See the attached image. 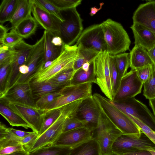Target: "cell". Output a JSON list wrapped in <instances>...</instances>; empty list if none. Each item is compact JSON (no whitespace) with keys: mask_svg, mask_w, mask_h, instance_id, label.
Here are the masks:
<instances>
[{"mask_svg":"<svg viewBox=\"0 0 155 155\" xmlns=\"http://www.w3.org/2000/svg\"><path fill=\"white\" fill-rule=\"evenodd\" d=\"M93 96L101 111L124 134L139 138L142 131L125 114L112 105L110 100L100 94L95 93Z\"/></svg>","mask_w":155,"mask_h":155,"instance_id":"obj_1","label":"cell"},{"mask_svg":"<svg viewBox=\"0 0 155 155\" xmlns=\"http://www.w3.org/2000/svg\"><path fill=\"white\" fill-rule=\"evenodd\" d=\"M107 52L112 55L128 50L131 41L127 31L119 23L108 18L101 24Z\"/></svg>","mask_w":155,"mask_h":155,"instance_id":"obj_2","label":"cell"},{"mask_svg":"<svg viewBox=\"0 0 155 155\" xmlns=\"http://www.w3.org/2000/svg\"><path fill=\"white\" fill-rule=\"evenodd\" d=\"M82 101V99H80L61 107V112L59 117L48 128L38 136L29 152L52 145L62 133L63 126L66 120L74 116Z\"/></svg>","mask_w":155,"mask_h":155,"instance_id":"obj_3","label":"cell"},{"mask_svg":"<svg viewBox=\"0 0 155 155\" xmlns=\"http://www.w3.org/2000/svg\"><path fill=\"white\" fill-rule=\"evenodd\" d=\"M77 50L78 46L75 44L71 46L64 44L60 55L54 60L52 64L38 71L31 80L47 82L60 72L73 68L78 57Z\"/></svg>","mask_w":155,"mask_h":155,"instance_id":"obj_4","label":"cell"},{"mask_svg":"<svg viewBox=\"0 0 155 155\" xmlns=\"http://www.w3.org/2000/svg\"><path fill=\"white\" fill-rule=\"evenodd\" d=\"M123 134L101 111L97 126L93 132L92 138L98 142L101 155H114L112 151L113 145Z\"/></svg>","mask_w":155,"mask_h":155,"instance_id":"obj_5","label":"cell"},{"mask_svg":"<svg viewBox=\"0 0 155 155\" xmlns=\"http://www.w3.org/2000/svg\"><path fill=\"white\" fill-rule=\"evenodd\" d=\"M92 83L69 85L61 89V95L54 100L45 110L48 111L62 107L74 101L84 99L92 96Z\"/></svg>","mask_w":155,"mask_h":155,"instance_id":"obj_6","label":"cell"},{"mask_svg":"<svg viewBox=\"0 0 155 155\" xmlns=\"http://www.w3.org/2000/svg\"><path fill=\"white\" fill-rule=\"evenodd\" d=\"M110 103L125 114L131 115L148 126L155 132V117L147 106L134 97Z\"/></svg>","mask_w":155,"mask_h":155,"instance_id":"obj_7","label":"cell"},{"mask_svg":"<svg viewBox=\"0 0 155 155\" xmlns=\"http://www.w3.org/2000/svg\"><path fill=\"white\" fill-rule=\"evenodd\" d=\"M109 55L107 52H101L95 58L93 63L97 84L107 97L112 101L114 96L110 70Z\"/></svg>","mask_w":155,"mask_h":155,"instance_id":"obj_8","label":"cell"},{"mask_svg":"<svg viewBox=\"0 0 155 155\" xmlns=\"http://www.w3.org/2000/svg\"><path fill=\"white\" fill-rule=\"evenodd\" d=\"M82 21L76 8L69 9L68 17L60 23L59 36L64 45L71 46L77 41L83 31Z\"/></svg>","mask_w":155,"mask_h":155,"instance_id":"obj_9","label":"cell"},{"mask_svg":"<svg viewBox=\"0 0 155 155\" xmlns=\"http://www.w3.org/2000/svg\"><path fill=\"white\" fill-rule=\"evenodd\" d=\"M33 47L34 45L28 44L22 40L10 47L12 56L6 86L7 90L16 83L20 77L21 74L19 72V67L26 64Z\"/></svg>","mask_w":155,"mask_h":155,"instance_id":"obj_10","label":"cell"},{"mask_svg":"<svg viewBox=\"0 0 155 155\" xmlns=\"http://www.w3.org/2000/svg\"><path fill=\"white\" fill-rule=\"evenodd\" d=\"M150 148H155V144L142 132L139 138L122 134L115 141L112 150L114 155H121L126 153Z\"/></svg>","mask_w":155,"mask_h":155,"instance_id":"obj_11","label":"cell"},{"mask_svg":"<svg viewBox=\"0 0 155 155\" xmlns=\"http://www.w3.org/2000/svg\"><path fill=\"white\" fill-rule=\"evenodd\" d=\"M2 100L23 119L30 126L33 131L39 134L43 122L45 110L17 102Z\"/></svg>","mask_w":155,"mask_h":155,"instance_id":"obj_12","label":"cell"},{"mask_svg":"<svg viewBox=\"0 0 155 155\" xmlns=\"http://www.w3.org/2000/svg\"><path fill=\"white\" fill-rule=\"evenodd\" d=\"M99 52H107L104 33L100 24L91 25L83 31L75 44Z\"/></svg>","mask_w":155,"mask_h":155,"instance_id":"obj_13","label":"cell"},{"mask_svg":"<svg viewBox=\"0 0 155 155\" xmlns=\"http://www.w3.org/2000/svg\"><path fill=\"white\" fill-rule=\"evenodd\" d=\"M101 110L92 96L83 100L74 117L84 121L86 128L93 131L97 127Z\"/></svg>","mask_w":155,"mask_h":155,"instance_id":"obj_14","label":"cell"},{"mask_svg":"<svg viewBox=\"0 0 155 155\" xmlns=\"http://www.w3.org/2000/svg\"><path fill=\"white\" fill-rule=\"evenodd\" d=\"M143 85L137 70H131L122 78L118 91L112 101L117 102L134 97L141 93Z\"/></svg>","mask_w":155,"mask_h":155,"instance_id":"obj_15","label":"cell"},{"mask_svg":"<svg viewBox=\"0 0 155 155\" xmlns=\"http://www.w3.org/2000/svg\"><path fill=\"white\" fill-rule=\"evenodd\" d=\"M44 35L34 45L25 64L28 67L29 71L25 75H21L16 83H29L40 70L44 62Z\"/></svg>","mask_w":155,"mask_h":155,"instance_id":"obj_16","label":"cell"},{"mask_svg":"<svg viewBox=\"0 0 155 155\" xmlns=\"http://www.w3.org/2000/svg\"><path fill=\"white\" fill-rule=\"evenodd\" d=\"M31 13L38 24L54 36H59L60 21L41 6L35 0H31Z\"/></svg>","mask_w":155,"mask_h":155,"instance_id":"obj_17","label":"cell"},{"mask_svg":"<svg viewBox=\"0 0 155 155\" xmlns=\"http://www.w3.org/2000/svg\"><path fill=\"white\" fill-rule=\"evenodd\" d=\"M93 131L86 127L75 129L62 133L52 145L74 147L92 137Z\"/></svg>","mask_w":155,"mask_h":155,"instance_id":"obj_18","label":"cell"},{"mask_svg":"<svg viewBox=\"0 0 155 155\" xmlns=\"http://www.w3.org/2000/svg\"><path fill=\"white\" fill-rule=\"evenodd\" d=\"M0 99L17 102L37 107L29 83H16Z\"/></svg>","mask_w":155,"mask_h":155,"instance_id":"obj_19","label":"cell"},{"mask_svg":"<svg viewBox=\"0 0 155 155\" xmlns=\"http://www.w3.org/2000/svg\"><path fill=\"white\" fill-rule=\"evenodd\" d=\"M132 19L133 23L155 32V1L140 4L134 11Z\"/></svg>","mask_w":155,"mask_h":155,"instance_id":"obj_20","label":"cell"},{"mask_svg":"<svg viewBox=\"0 0 155 155\" xmlns=\"http://www.w3.org/2000/svg\"><path fill=\"white\" fill-rule=\"evenodd\" d=\"M135 45L147 51L155 47V32L138 24L133 23L130 26Z\"/></svg>","mask_w":155,"mask_h":155,"instance_id":"obj_21","label":"cell"},{"mask_svg":"<svg viewBox=\"0 0 155 155\" xmlns=\"http://www.w3.org/2000/svg\"><path fill=\"white\" fill-rule=\"evenodd\" d=\"M129 55L131 70H137L147 66L155 65L147 51L140 46L135 45Z\"/></svg>","mask_w":155,"mask_h":155,"instance_id":"obj_22","label":"cell"},{"mask_svg":"<svg viewBox=\"0 0 155 155\" xmlns=\"http://www.w3.org/2000/svg\"><path fill=\"white\" fill-rule=\"evenodd\" d=\"M68 155H101L99 145L92 138L72 148Z\"/></svg>","mask_w":155,"mask_h":155,"instance_id":"obj_23","label":"cell"},{"mask_svg":"<svg viewBox=\"0 0 155 155\" xmlns=\"http://www.w3.org/2000/svg\"><path fill=\"white\" fill-rule=\"evenodd\" d=\"M31 0H18L15 11L9 21L14 29L22 21L31 15Z\"/></svg>","mask_w":155,"mask_h":155,"instance_id":"obj_24","label":"cell"},{"mask_svg":"<svg viewBox=\"0 0 155 155\" xmlns=\"http://www.w3.org/2000/svg\"><path fill=\"white\" fill-rule=\"evenodd\" d=\"M0 113L12 126L22 127L26 129L30 126L21 117L15 113L3 100L0 99Z\"/></svg>","mask_w":155,"mask_h":155,"instance_id":"obj_25","label":"cell"},{"mask_svg":"<svg viewBox=\"0 0 155 155\" xmlns=\"http://www.w3.org/2000/svg\"><path fill=\"white\" fill-rule=\"evenodd\" d=\"M44 35V62L53 61L60 55L63 48L54 45L52 42L51 40L54 36L52 33L45 30Z\"/></svg>","mask_w":155,"mask_h":155,"instance_id":"obj_26","label":"cell"},{"mask_svg":"<svg viewBox=\"0 0 155 155\" xmlns=\"http://www.w3.org/2000/svg\"><path fill=\"white\" fill-rule=\"evenodd\" d=\"M29 84L34 99H38L45 94L58 91L63 87L54 85L49 82H38L31 80Z\"/></svg>","mask_w":155,"mask_h":155,"instance_id":"obj_27","label":"cell"},{"mask_svg":"<svg viewBox=\"0 0 155 155\" xmlns=\"http://www.w3.org/2000/svg\"><path fill=\"white\" fill-rule=\"evenodd\" d=\"M38 25L36 20L31 15L21 22L13 29L23 38H28L35 34Z\"/></svg>","mask_w":155,"mask_h":155,"instance_id":"obj_28","label":"cell"},{"mask_svg":"<svg viewBox=\"0 0 155 155\" xmlns=\"http://www.w3.org/2000/svg\"><path fill=\"white\" fill-rule=\"evenodd\" d=\"M100 53L94 50L86 48L80 45H78V57L74 62L73 67L74 73L81 68L84 63L87 62L91 63Z\"/></svg>","mask_w":155,"mask_h":155,"instance_id":"obj_29","label":"cell"},{"mask_svg":"<svg viewBox=\"0 0 155 155\" xmlns=\"http://www.w3.org/2000/svg\"><path fill=\"white\" fill-rule=\"evenodd\" d=\"M87 82L97 84L93 62L91 63L88 71H84L81 68L75 72L71 81L70 85H77Z\"/></svg>","mask_w":155,"mask_h":155,"instance_id":"obj_30","label":"cell"},{"mask_svg":"<svg viewBox=\"0 0 155 155\" xmlns=\"http://www.w3.org/2000/svg\"><path fill=\"white\" fill-rule=\"evenodd\" d=\"M18 0H3L0 5V23L9 21L17 8Z\"/></svg>","mask_w":155,"mask_h":155,"instance_id":"obj_31","label":"cell"},{"mask_svg":"<svg viewBox=\"0 0 155 155\" xmlns=\"http://www.w3.org/2000/svg\"><path fill=\"white\" fill-rule=\"evenodd\" d=\"M72 147L51 145L28 153V155H68Z\"/></svg>","mask_w":155,"mask_h":155,"instance_id":"obj_32","label":"cell"},{"mask_svg":"<svg viewBox=\"0 0 155 155\" xmlns=\"http://www.w3.org/2000/svg\"><path fill=\"white\" fill-rule=\"evenodd\" d=\"M118 71L120 81L127 73L130 67L129 54L124 53L113 55Z\"/></svg>","mask_w":155,"mask_h":155,"instance_id":"obj_33","label":"cell"},{"mask_svg":"<svg viewBox=\"0 0 155 155\" xmlns=\"http://www.w3.org/2000/svg\"><path fill=\"white\" fill-rule=\"evenodd\" d=\"M22 151H26L19 140H8L0 141V155H6Z\"/></svg>","mask_w":155,"mask_h":155,"instance_id":"obj_34","label":"cell"},{"mask_svg":"<svg viewBox=\"0 0 155 155\" xmlns=\"http://www.w3.org/2000/svg\"><path fill=\"white\" fill-rule=\"evenodd\" d=\"M74 72L73 68L65 70L58 74L47 82L58 86L64 87L70 85Z\"/></svg>","mask_w":155,"mask_h":155,"instance_id":"obj_35","label":"cell"},{"mask_svg":"<svg viewBox=\"0 0 155 155\" xmlns=\"http://www.w3.org/2000/svg\"><path fill=\"white\" fill-rule=\"evenodd\" d=\"M45 111L43 122L38 134V136L43 133L57 120L60 115L61 108L55 109Z\"/></svg>","mask_w":155,"mask_h":155,"instance_id":"obj_36","label":"cell"},{"mask_svg":"<svg viewBox=\"0 0 155 155\" xmlns=\"http://www.w3.org/2000/svg\"><path fill=\"white\" fill-rule=\"evenodd\" d=\"M12 58L0 64V98L2 97L5 93Z\"/></svg>","mask_w":155,"mask_h":155,"instance_id":"obj_37","label":"cell"},{"mask_svg":"<svg viewBox=\"0 0 155 155\" xmlns=\"http://www.w3.org/2000/svg\"><path fill=\"white\" fill-rule=\"evenodd\" d=\"M109 66L112 88L114 97L119 89L120 81L113 55H109Z\"/></svg>","mask_w":155,"mask_h":155,"instance_id":"obj_38","label":"cell"},{"mask_svg":"<svg viewBox=\"0 0 155 155\" xmlns=\"http://www.w3.org/2000/svg\"><path fill=\"white\" fill-rule=\"evenodd\" d=\"M143 95L148 100L153 99L155 92V65H153L150 76L143 84Z\"/></svg>","mask_w":155,"mask_h":155,"instance_id":"obj_39","label":"cell"},{"mask_svg":"<svg viewBox=\"0 0 155 155\" xmlns=\"http://www.w3.org/2000/svg\"><path fill=\"white\" fill-rule=\"evenodd\" d=\"M35 0L41 6L61 22H63L64 21L65 18L62 14L61 11L50 0Z\"/></svg>","mask_w":155,"mask_h":155,"instance_id":"obj_40","label":"cell"},{"mask_svg":"<svg viewBox=\"0 0 155 155\" xmlns=\"http://www.w3.org/2000/svg\"><path fill=\"white\" fill-rule=\"evenodd\" d=\"M61 89L45 94L40 97L35 102L36 107L39 109L45 110L48 105L61 95Z\"/></svg>","mask_w":155,"mask_h":155,"instance_id":"obj_41","label":"cell"},{"mask_svg":"<svg viewBox=\"0 0 155 155\" xmlns=\"http://www.w3.org/2000/svg\"><path fill=\"white\" fill-rule=\"evenodd\" d=\"M23 38L18 35L14 29H12L7 33L0 40V45H4L11 47L23 40Z\"/></svg>","mask_w":155,"mask_h":155,"instance_id":"obj_42","label":"cell"},{"mask_svg":"<svg viewBox=\"0 0 155 155\" xmlns=\"http://www.w3.org/2000/svg\"><path fill=\"white\" fill-rule=\"evenodd\" d=\"M82 127L86 128L85 122L74 117H71L68 118L65 121L62 133Z\"/></svg>","mask_w":155,"mask_h":155,"instance_id":"obj_43","label":"cell"},{"mask_svg":"<svg viewBox=\"0 0 155 155\" xmlns=\"http://www.w3.org/2000/svg\"><path fill=\"white\" fill-rule=\"evenodd\" d=\"M125 114L134 122L140 130L155 144V132L137 118L129 114Z\"/></svg>","mask_w":155,"mask_h":155,"instance_id":"obj_44","label":"cell"},{"mask_svg":"<svg viewBox=\"0 0 155 155\" xmlns=\"http://www.w3.org/2000/svg\"><path fill=\"white\" fill-rule=\"evenodd\" d=\"M61 11L76 8L81 4L82 0H50Z\"/></svg>","mask_w":155,"mask_h":155,"instance_id":"obj_45","label":"cell"},{"mask_svg":"<svg viewBox=\"0 0 155 155\" xmlns=\"http://www.w3.org/2000/svg\"><path fill=\"white\" fill-rule=\"evenodd\" d=\"M38 137V134L33 131L30 134L20 139V142L26 151L28 153L30 151Z\"/></svg>","mask_w":155,"mask_h":155,"instance_id":"obj_46","label":"cell"},{"mask_svg":"<svg viewBox=\"0 0 155 155\" xmlns=\"http://www.w3.org/2000/svg\"><path fill=\"white\" fill-rule=\"evenodd\" d=\"M12 56V52L9 47L0 45V64L10 60Z\"/></svg>","mask_w":155,"mask_h":155,"instance_id":"obj_47","label":"cell"},{"mask_svg":"<svg viewBox=\"0 0 155 155\" xmlns=\"http://www.w3.org/2000/svg\"><path fill=\"white\" fill-rule=\"evenodd\" d=\"M153 66H147L137 70L138 76L143 84L149 78L152 71Z\"/></svg>","mask_w":155,"mask_h":155,"instance_id":"obj_48","label":"cell"},{"mask_svg":"<svg viewBox=\"0 0 155 155\" xmlns=\"http://www.w3.org/2000/svg\"><path fill=\"white\" fill-rule=\"evenodd\" d=\"M10 131L16 137L20 140L31 133V132L25 131L15 129L12 127H8Z\"/></svg>","mask_w":155,"mask_h":155,"instance_id":"obj_49","label":"cell"},{"mask_svg":"<svg viewBox=\"0 0 155 155\" xmlns=\"http://www.w3.org/2000/svg\"><path fill=\"white\" fill-rule=\"evenodd\" d=\"M121 155H152L147 150H142L131 152L123 154Z\"/></svg>","mask_w":155,"mask_h":155,"instance_id":"obj_50","label":"cell"},{"mask_svg":"<svg viewBox=\"0 0 155 155\" xmlns=\"http://www.w3.org/2000/svg\"><path fill=\"white\" fill-rule=\"evenodd\" d=\"M51 42L55 46L62 47L64 45L61 37L58 36H54L51 40Z\"/></svg>","mask_w":155,"mask_h":155,"instance_id":"obj_51","label":"cell"},{"mask_svg":"<svg viewBox=\"0 0 155 155\" xmlns=\"http://www.w3.org/2000/svg\"><path fill=\"white\" fill-rule=\"evenodd\" d=\"M19 71L21 75H25L28 73L29 68L26 64H23L20 66Z\"/></svg>","mask_w":155,"mask_h":155,"instance_id":"obj_52","label":"cell"},{"mask_svg":"<svg viewBox=\"0 0 155 155\" xmlns=\"http://www.w3.org/2000/svg\"><path fill=\"white\" fill-rule=\"evenodd\" d=\"M8 29L3 25H0V40H1L5 35L8 33Z\"/></svg>","mask_w":155,"mask_h":155,"instance_id":"obj_53","label":"cell"},{"mask_svg":"<svg viewBox=\"0 0 155 155\" xmlns=\"http://www.w3.org/2000/svg\"><path fill=\"white\" fill-rule=\"evenodd\" d=\"M104 4L103 2H101L100 3V6L98 8H97L95 7H91V12L89 13V14L91 16H93L99 10H100L102 8V6Z\"/></svg>","mask_w":155,"mask_h":155,"instance_id":"obj_54","label":"cell"},{"mask_svg":"<svg viewBox=\"0 0 155 155\" xmlns=\"http://www.w3.org/2000/svg\"><path fill=\"white\" fill-rule=\"evenodd\" d=\"M147 51L155 65V47Z\"/></svg>","mask_w":155,"mask_h":155,"instance_id":"obj_55","label":"cell"},{"mask_svg":"<svg viewBox=\"0 0 155 155\" xmlns=\"http://www.w3.org/2000/svg\"><path fill=\"white\" fill-rule=\"evenodd\" d=\"M149 104L151 107L153 114L155 117V98H153L149 100Z\"/></svg>","mask_w":155,"mask_h":155,"instance_id":"obj_56","label":"cell"},{"mask_svg":"<svg viewBox=\"0 0 155 155\" xmlns=\"http://www.w3.org/2000/svg\"><path fill=\"white\" fill-rule=\"evenodd\" d=\"M28 153L25 151H18L6 155H28Z\"/></svg>","mask_w":155,"mask_h":155,"instance_id":"obj_57","label":"cell"},{"mask_svg":"<svg viewBox=\"0 0 155 155\" xmlns=\"http://www.w3.org/2000/svg\"><path fill=\"white\" fill-rule=\"evenodd\" d=\"M91 64L88 62L84 63L82 66V69L85 71H88L89 70Z\"/></svg>","mask_w":155,"mask_h":155,"instance_id":"obj_58","label":"cell"},{"mask_svg":"<svg viewBox=\"0 0 155 155\" xmlns=\"http://www.w3.org/2000/svg\"><path fill=\"white\" fill-rule=\"evenodd\" d=\"M152 155H155V148H150L147 150Z\"/></svg>","mask_w":155,"mask_h":155,"instance_id":"obj_59","label":"cell"},{"mask_svg":"<svg viewBox=\"0 0 155 155\" xmlns=\"http://www.w3.org/2000/svg\"><path fill=\"white\" fill-rule=\"evenodd\" d=\"M153 98H155V93H154V97H153Z\"/></svg>","mask_w":155,"mask_h":155,"instance_id":"obj_60","label":"cell"}]
</instances>
